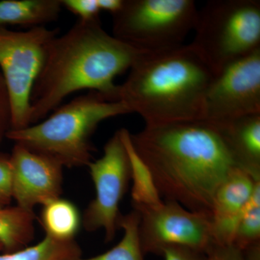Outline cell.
<instances>
[{"instance_id":"obj_1","label":"cell","mask_w":260,"mask_h":260,"mask_svg":"<svg viewBox=\"0 0 260 260\" xmlns=\"http://www.w3.org/2000/svg\"><path fill=\"white\" fill-rule=\"evenodd\" d=\"M130 139L160 198L211 217L217 189L237 168L215 124L205 119L145 124Z\"/></svg>"},{"instance_id":"obj_2","label":"cell","mask_w":260,"mask_h":260,"mask_svg":"<svg viewBox=\"0 0 260 260\" xmlns=\"http://www.w3.org/2000/svg\"><path fill=\"white\" fill-rule=\"evenodd\" d=\"M145 53L106 31L100 19L78 20L49 44L32 90L30 124L44 120L68 95L80 90L99 92L116 101V77Z\"/></svg>"},{"instance_id":"obj_3","label":"cell","mask_w":260,"mask_h":260,"mask_svg":"<svg viewBox=\"0 0 260 260\" xmlns=\"http://www.w3.org/2000/svg\"><path fill=\"white\" fill-rule=\"evenodd\" d=\"M214 75L191 44L145 53L118 85L115 99L145 124L200 120Z\"/></svg>"},{"instance_id":"obj_4","label":"cell","mask_w":260,"mask_h":260,"mask_svg":"<svg viewBox=\"0 0 260 260\" xmlns=\"http://www.w3.org/2000/svg\"><path fill=\"white\" fill-rule=\"evenodd\" d=\"M131 114L125 105L96 91L75 98L42 122L10 130L6 138L54 159L63 167H88L94 150L91 137L102 121Z\"/></svg>"},{"instance_id":"obj_5","label":"cell","mask_w":260,"mask_h":260,"mask_svg":"<svg viewBox=\"0 0 260 260\" xmlns=\"http://www.w3.org/2000/svg\"><path fill=\"white\" fill-rule=\"evenodd\" d=\"M190 43L215 75L260 49L259 0H211L198 10Z\"/></svg>"},{"instance_id":"obj_6","label":"cell","mask_w":260,"mask_h":260,"mask_svg":"<svg viewBox=\"0 0 260 260\" xmlns=\"http://www.w3.org/2000/svg\"><path fill=\"white\" fill-rule=\"evenodd\" d=\"M198 14L193 0H124L112 15V35L144 52L168 50L184 44Z\"/></svg>"},{"instance_id":"obj_7","label":"cell","mask_w":260,"mask_h":260,"mask_svg":"<svg viewBox=\"0 0 260 260\" xmlns=\"http://www.w3.org/2000/svg\"><path fill=\"white\" fill-rule=\"evenodd\" d=\"M58 28L45 26L25 31L0 27V69L9 90L12 106L11 129L30 124V97L42 71L48 47L57 37Z\"/></svg>"},{"instance_id":"obj_8","label":"cell","mask_w":260,"mask_h":260,"mask_svg":"<svg viewBox=\"0 0 260 260\" xmlns=\"http://www.w3.org/2000/svg\"><path fill=\"white\" fill-rule=\"evenodd\" d=\"M88 167L95 196L84 211L81 223L88 232L103 229L105 242H110L119 229V205L131 181L129 155L121 129L108 140L102 156Z\"/></svg>"},{"instance_id":"obj_9","label":"cell","mask_w":260,"mask_h":260,"mask_svg":"<svg viewBox=\"0 0 260 260\" xmlns=\"http://www.w3.org/2000/svg\"><path fill=\"white\" fill-rule=\"evenodd\" d=\"M133 207L140 215L138 231L144 255L160 256L162 249L174 245L206 254L214 244L209 215L190 211L172 200Z\"/></svg>"},{"instance_id":"obj_10","label":"cell","mask_w":260,"mask_h":260,"mask_svg":"<svg viewBox=\"0 0 260 260\" xmlns=\"http://www.w3.org/2000/svg\"><path fill=\"white\" fill-rule=\"evenodd\" d=\"M260 114V49L218 71L204 102L203 119L220 124Z\"/></svg>"},{"instance_id":"obj_11","label":"cell","mask_w":260,"mask_h":260,"mask_svg":"<svg viewBox=\"0 0 260 260\" xmlns=\"http://www.w3.org/2000/svg\"><path fill=\"white\" fill-rule=\"evenodd\" d=\"M13 200L16 205L34 210L60 198L63 167L54 159L15 144L10 154Z\"/></svg>"},{"instance_id":"obj_12","label":"cell","mask_w":260,"mask_h":260,"mask_svg":"<svg viewBox=\"0 0 260 260\" xmlns=\"http://www.w3.org/2000/svg\"><path fill=\"white\" fill-rule=\"evenodd\" d=\"M259 181L237 168L219 186L210 217L214 243L232 244L238 222Z\"/></svg>"},{"instance_id":"obj_13","label":"cell","mask_w":260,"mask_h":260,"mask_svg":"<svg viewBox=\"0 0 260 260\" xmlns=\"http://www.w3.org/2000/svg\"><path fill=\"white\" fill-rule=\"evenodd\" d=\"M238 169L260 180V114L215 124Z\"/></svg>"},{"instance_id":"obj_14","label":"cell","mask_w":260,"mask_h":260,"mask_svg":"<svg viewBox=\"0 0 260 260\" xmlns=\"http://www.w3.org/2000/svg\"><path fill=\"white\" fill-rule=\"evenodd\" d=\"M62 8L61 0H3L0 1V27L45 26L57 20Z\"/></svg>"},{"instance_id":"obj_15","label":"cell","mask_w":260,"mask_h":260,"mask_svg":"<svg viewBox=\"0 0 260 260\" xmlns=\"http://www.w3.org/2000/svg\"><path fill=\"white\" fill-rule=\"evenodd\" d=\"M34 210L15 205L0 208V244L3 252L10 253L28 246L35 236Z\"/></svg>"},{"instance_id":"obj_16","label":"cell","mask_w":260,"mask_h":260,"mask_svg":"<svg viewBox=\"0 0 260 260\" xmlns=\"http://www.w3.org/2000/svg\"><path fill=\"white\" fill-rule=\"evenodd\" d=\"M40 222L46 235L57 240L75 239L81 224L77 207L69 200L56 198L43 205Z\"/></svg>"},{"instance_id":"obj_17","label":"cell","mask_w":260,"mask_h":260,"mask_svg":"<svg viewBox=\"0 0 260 260\" xmlns=\"http://www.w3.org/2000/svg\"><path fill=\"white\" fill-rule=\"evenodd\" d=\"M123 140L130 160L131 167L132 204L133 205H153L162 201L150 170L135 152L129 130L121 129Z\"/></svg>"},{"instance_id":"obj_18","label":"cell","mask_w":260,"mask_h":260,"mask_svg":"<svg viewBox=\"0 0 260 260\" xmlns=\"http://www.w3.org/2000/svg\"><path fill=\"white\" fill-rule=\"evenodd\" d=\"M82 254L75 239L57 240L46 235L35 245L0 254V260H76L82 257Z\"/></svg>"},{"instance_id":"obj_19","label":"cell","mask_w":260,"mask_h":260,"mask_svg":"<svg viewBox=\"0 0 260 260\" xmlns=\"http://www.w3.org/2000/svg\"><path fill=\"white\" fill-rule=\"evenodd\" d=\"M140 215L136 210L122 215L119 218V229L124 235L120 242L110 250L99 255L76 260H144L139 238Z\"/></svg>"},{"instance_id":"obj_20","label":"cell","mask_w":260,"mask_h":260,"mask_svg":"<svg viewBox=\"0 0 260 260\" xmlns=\"http://www.w3.org/2000/svg\"><path fill=\"white\" fill-rule=\"evenodd\" d=\"M260 242V181L239 218L232 244L240 250Z\"/></svg>"},{"instance_id":"obj_21","label":"cell","mask_w":260,"mask_h":260,"mask_svg":"<svg viewBox=\"0 0 260 260\" xmlns=\"http://www.w3.org/2000/svg\"><path fill=\"white\" fill-rule=\"evenodd\" d=\"M63 8L84 21L100 19L101 10L97 0H61Z\"/></svg>"},{"instance_id":"obj_22","label":"cell","mask_w":260,"mask_h":260,"mask_svg":"<svg viewBox=\"0 0 260 260\" xmlns=\"http://www.w3.org/2000/svg\"><path fill=\"white\" fill-rule=\"evenodd\" d=\"M12 106L9 90L0 72V145L11 129Z\"/></svg>"},{"instance_id":"obj_23","label":"cell","mask_w":260,"mask_h":260,"mask_svg":"<svg viewBox=\"0 0 260 260\" xmlns=\"http://www.w3.org/2000/svg\"><path fill=\"white\" fill-rule=\"evenodd\" d=\"M13 200L10 155L0 153V208L10 206Z\"/></svg>"},{"instance_id":"obj_24","label":"cell","mask_w":260,"mask_h":260,"mask_svg":"<svg viewBox=\"0 0 260 260\" xmlns=\"http://www.w3.org/2000/svg\"><path fill=\"white\" fill-rule=\"evenodd\" d=\"M205 260H244L242 251L233 244L214 243L205 254Z\"/></svg>"},{"instance_id":"obj_25","label":"cell","mask_w":260,"mask_h":260,"mask_svg":"<svg viewBox=\"0 0 260 260\" xmlns=\"http://www.w3.org/2000/svg\"><path fill=\"white\" fill-rule=\"evenodd\" d=\"M164 260H205V254L182 246H169L162 249Z\"/></svg>"},{"instance_id":"obj_26","label":"cell","mask_w":260,"mask_h":260,"mask_svg":"<svg viewBox=\"0 0 260 260\" xmlns=\"http://www.w3.org/2000/svg\"><path fill=\"white\" fill-rule=\"evenodd\" d=\"M97 3L101 12H108L113 15L121 9L124 0H97Z\"/></svg>"},{"instance_id":"obj_27","label":"cell","mask_w":260,"mask_h":260,"mask_svg":"<svg viewBox=\"0 0 260 260\" xmlns=\"http://www.w3.org/2000/svg\"><path fill=\"white\" fill-rule=\"evenodd\" d=\"M241 251L244 260H260V242L248 246Z\"/></svg>"},{"instance_id":"obj_28","label":"cell","mask_w":260,"mask_h":260,"mask_svg":"<svg viewBox=\"0 0 260 260\" xmlns=\"http://www.w3.org/2000/svg\"><path fill=\"white\" fill-rule=\"evenodd\" d=\"M0 251H3V247L1 244H0Z\"/></svg>"}]
</instances>
